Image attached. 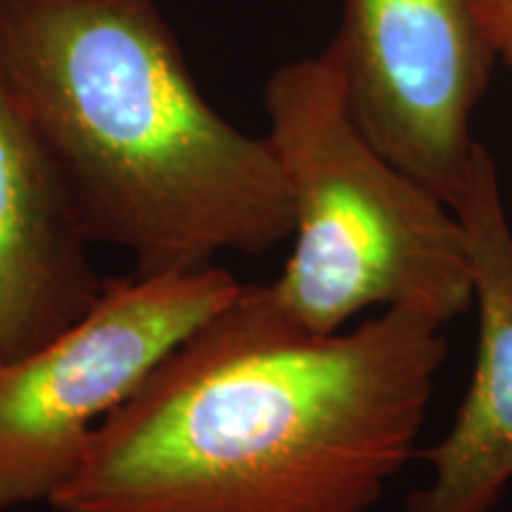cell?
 <instances>
[{"label":"cell","mask_w":512,"mask_h":512,"mask_svg":"<svg viewBox=\"0 0 512 512\" xmlns=\"http://www.w3.org/2000/svg\"><path fill=\"white\" fill-rule=\"evenodd\" d=\"M486 41L512 69V0H472Z\"/></svg>","instance_id":"obj_8"},{"label":"cell","mask_w":512,"mask_h":512,"mask_svg":"<svg viewBox=\"0 0 512 512\" xmlns=\"http://www.w3.org/2000/svg\"><path fill=\"white\" fill-rule=\"evenodd\" d=\"M91 245L72 192L0 83V361L93 309L107 280Z\"/></svg>","instance_id":"obj_7"},{"label":"cell","mask_w":512,"mask_h":512,"mask_svg":"<svg viewBox=\"0 0 512 512\" xmlns=\"http://www.w3.org/2000/svg\"><path fill=\"white\" fill-rule=\"evenodd\" d=\"M0 83L88 238L124 249L133 275L197 271L292 238L271 143L204 100L157 0H0Z\"/></svg>","instance_id":"obj_2"},{"label":"cell","mask_w":512,"mask_h":512,"mask_svg":"<svg viewBox=\"0 0 512 512\" xmlns=\"http://www.w3.org/2000/svg\"><path fill=\"white\" fill-rule=\"evenodd\" d=\"M446 351L418 311L318 335L240 285L107 415L50 508L370 512L418 453Z\"/></svg>","instance_id":"obj_1"},{"label":"cell","mask_w":512,"mask_h":512,"mask_svg":"<svg viewBox=\"0 0 512 512\" xmlns=\"http://www.w3.org/2000/svg\"><path fill=\"white\" fill-rule=\"evenodd\" d=\"M325 50L358 131L456 207L477 147L470 119L496 57L472 0H344Z\"/></svg>","instance_id":"obj_5"},{"label":"cell","mask_w":512,"mask_h":512,"mask_svg":"<svg viewBox=\"0 0 512 512\" xmlns=\"http://www.w3.org/2000/svg\"><path fill=\"white\" fill-rule=\"evenodd\" d=\"M264 107L294 207L292 254L266 285L287 318L330 335L368 309L441 325L470 309L463 221L358 131L328 50L275 69Z\"/></svg>","instance_id":"obj_3"},{"label":"cell","mask_w":512,"mask_h":512,"mask_svg":"<svg viewBox=\"0 0 512 512\" xmlns=\"http://www.w3.org/2000/svg\"><path fill=\"white\" fill-rule=\"evenodd\" d=\"M453 211L470 252L477 356L451 430L420 453L430 479L403 512H494L512 484V226L496 162L482 143Z\"/></svg>","instance_id":"obj_6"},{"label":"cell","mask_w":512,"mask_h":512,"mask_svg":"<svg viewBox=\"0 0 512 512\" xmlns=\"http://www.w3.org/2000/svg\"><path fill=\"white\" fill-rule=\"evenodd\" d=\"M211 264L107 280L67 330L0 361V512L53 503L93 434L145 377L240 290Z\"/></svg>","instance_id":"obj_4"}]
</instances>
